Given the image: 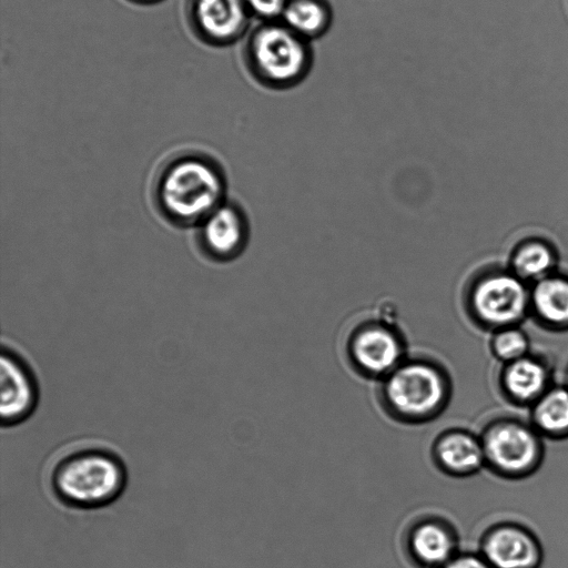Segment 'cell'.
I'll list each match as a JSON object with an SVG mask.
<instances>
[{"instance_id":"obj_1","label":"cell","mask_w":568,"mask_h":568,"mask_svg":"<svg viewBox=\"0 0 568 568\" xmlns=\"http://www.w3.org/2000/svg\"><path fill=\"white\" fill-rule=\"evenodd\" d=\"M47 486L65 507L92 510L115 501L124 491L128 471L112 448L78 443L54 455L47 470Z\"/></svg>"},{"instance_id":"obj_20","label":"cell","mask_w":568,"mask_h":568,"mask_svg":"<svg viewBox=\"0 0 568 568\" xmlns=\"http://www.w3.org/2000/svg\"><path fill=\"white\" fill-rule=\"evenodd\" d=\"M252 17L260 22L281 20L287 0H244Z\"/></svg>"},{"instance_id":"obj_18","label":"cell","mask_w":568,"mask_h":568,"mask_svg":"<svg viewBox=\"0 0 568 568\" xmlns=\"http://www.w3.org/2000/svg\"><path fill=\"white\" fill-rule=\"evenodd\" d=\"M557 257L551 245L538 239L523 242L510 260L511 272L523 281H534L551 274Z\"/></svg>"},{"instance_id":"obj_8","label":"cell","mask_w":568,"mask_h":568,"mask_svg":"<svg viewBox=\"0 0 568 568\" xmlns=\"http://www.w3.org/2000/svg\"><path fill=\"white\" fill-rule=\"evenodd\" d=\"M39 403V384L29 363L13 348L0 355V417L2 427L26 422Z\"/></svg>"},{"instance_id":"obj_15","label":"cell","mask_w":568,"mask_h":568,"mask_svg":"<svg viewBox=\"0 0 568 568\" xmlns=\"http://www.w3.org/2000/svg\"><path fill=\"white\" fill-rule=\"evenodd\" d=\"M528 420L545 438H568V385L555 383L529 408Z\"/></svg>"},{"instance_id":"obj_11","label":"cell","mask_w":568,"mask_h":568,"mask_svg":"<svg viewBox=\"0 0 568 568\" xmlns=\"http://www.w3.org/2000/svg\"><path fill=\"white\" fill-rule=\"evenodd\" d=\"M348 359L362 377L379 382L405 359V348L389 327L369 325L351 338Z\"/></svg>"},{"instance_id":"obj_13","label":"cell","mask_w":568,"mask_h":568,"mask_svg":"<svg viewBox=\"0 0 568 568\" xmlns=\"http://www.w3.org/2000/svg\"><path fill=\"white\" fill-rule=\"evenodd\" d=\"M430 458L439 471L454 478L471 477L485 468L479 434L462 427L440 432L430 445Z\"/></svg>"},{"instance_id":"obj_14","label":"cell","mask_w":568,"mask_h":568,"mask_svg":"<svg viewBox=\"0 0 568 568\" xmlns=\"http://www.w3.org/2000/svg\"><path fill=\"white\" fill-rule=\"evenodd\" d=\"M196 229L199 248L207 258L215 261L235 256L246 237V225L242 214L235 206L224 202Z\"/></svg>"},{"instance_id":"obj_4","label":"cell","mask_w":568,"mask_h":568,"mask_svg":"<svg viewBox=\"0 0 568 568\" xmlns=\"http://www.w3.org/2000/svg\"><path fill=\"white\" fill-rule=\"evenodd\" d=\"M310 42L280 20L260 22L246 37L244 62L262 85L286 90L300 84L312 69Z\"/></svg>"},{"instance_id":"obj_21","label":"cell","mask_w":568,"mask_h":568,"mask_svg":"<svg viewBox=\"0 0 568 568\" xmlns=\"http://www.w3.org/2000/svg\"><path fill=\"white\" fill-rule=\"evenodd\" d=\"M440 568H491L478 551H459Z\"/></svg>"},{"instance_id":"obj_12","label":"cell","mask_w":568,"mask_h":568,"mask_svg":"<svg viewBox=\"0 0 568 568\" xmlns=\"http://www.w3.org/2000/svg\"><path fill=\"white\" fill-rule=\"evenodd\" d=\"M555 384L554 369L541 355L526 356L501 364L497 375L500 396L510 405L529 408Z\"/></svg>"},{"instance_id":"obj_3","label":"cell","mask_w":568,"mask_h":568,"mask_svg":"<svg viewBox=\"0 0 568 568\" xmlns=\"http://www.w3.org/2000/svg\"><path fill=\"white\" fill-rule=\"evenodd\" d=\"M453 381L448 371L429 358L404 359L379 381L378 399L392 419L419 425L440 416L450 403Z\"/></svg>"},{"instance_id":"obj_17","label":"cell","mask_w":568,"mask_h":568,"mask_svg":"<svg viewBox=\"0 0 568 568\" xmlns=\"http://www.w3.org/2000/svg\"><path fill=\"white\" fill-rule=\"evenodd\" d=\"M280 21L312 41L328 31L333 22V10L327 0H287Z\"/></svg>"},{"instance_id":"obj_5","label":"cell","mask_w":568,"mask_h":568,"mask_svg":"<svg viewBox=\"0 0 568 568\" xmlns=\"http://www.w3.org/2000/svg\"><path fill=\"white\" fill-rule=\"evenodd\" d=\"M485 468L506 480H523L536 474L545 455V438L529 420L514 415L489 419L480 429Z\"/></svg>"},{"instance_id":"obj_19","label":"cell","mask_w":568,"mask_h":568,"mask_svg":"<svg viewBox=\"0 0 568 568\" xmlns=\"http://www.w3.org/2000/svg\"><path fill=\"white\" fill-rule=\"evenodd\" d=\"M490 352L501 364L510 363L530 353V341L517 325L496 329L490 339Z\"/></svg>"},{"instance_id":"obj_9","label":"cell","mask_w":568,"mask_h":568,"mask_svg":"<svg viewBox=\"0 0 568 568\" xmlns=\"http://www.w3.org/2000/svg\"><path fill=\"white\" fill-rule=\"evenodd\" d=\"M186 17L194 33L213 45L237 41L252 18L244 0H187Z\"/></svg>"},{"instance_id":"obj_6","label":"cell","mask_w":568,"mask_h":568,"mask_svg":"<svg viewBox=\"0 0 568 568\" xmlns=\"http://www.w3.org/2000/svg\"><path fill=\"white\" fill-rule=\"evenodd\" d=\"M511 271H496L473 287L470 304L476 318L486 327L515 326L530 307V291Z\"/></svg>"},{"instance_id":"obj_22","label":"cell","mask_w":568,"mask_h":568,"mask_svg":"<svg viewBox=\"0 0 568 568\" xmlns=\"http://www.w3.org/2000/svg\"><path fill=\"white\" fill-rule=\"evenodd\" d=\"M135 1H139V2H153V1H158V0H135Z\"/></svg>"},{"instance_id":"obj_16","label":"cell","mask_w":568,"mask_h":568,"mask_svg":"<svg viewBox=\"0 0 568 568\" xmlns=\"http://www.w3.org/2000/svg\"><path fill=\"white\" fill-rule=\"evenodd\" d=\"M530 307L545 325L568 328V277L549 274L530 290Z\"/></svg>"},{"instance_id":"obj_10","label":"cell","mask_w":568,"mask_h":568,"mask_svg":"<svg viewBox=\"0 0 568 568\" xmlns=\"http://www.w3.org/2000/svg\"><path fill=\"white\" fill-rule=\"evenodd\" d=\"M403 545L408 559L419 568H440L460 551L457 529L437 515L414 519L404 532Z\"/></svg>"},{"instance_id":"obj_2","label":"cell","mask_w":568,"mask_h":568,"mask_svg":"<svg viewBox=\"0 0 568 568\" xmlns=\"http://www.w3.org/2000/svg\"><path fill=\"white\" fill-rule=\"evenodd\" d=\"M224 178L207 154L180 152L164 161L151 186L152 203L169 224L197 226L223 203Z\"/></svg>"},{"instance_id":"obj_7","label":"cell","mask_w":568,"mask_h":568,"mask_svg":"<svg viewBox=\"0 0 568 568\" xmlns=\"http://www.w3.org/2000/svg\"><path fill=\"white\" fill-rule=\"evenodd\" d=\"M477 551L491 568H540L545 558L537 534L516 520L489 525L479 536Z\"/></svg>"},{"instance_id":"obj_23","label":"cell","mask_w":568,"mask_h":568,"mask_svg":"<svg viewBox=\"0 0 568 568\" xmlns=\"http://www.w3.org/2000/svg\"><path fill=\"white\" fill-rule=\"evenodd\" d=\"M565 383L568 385V367H567V372H566V381Z\"/></svg>"}]
</instances>
